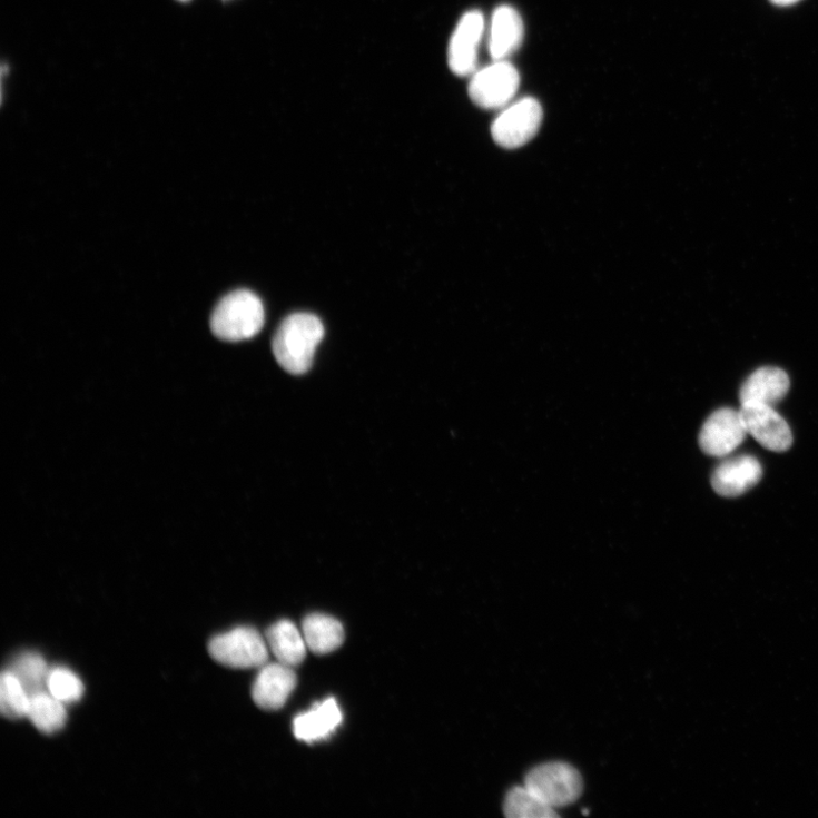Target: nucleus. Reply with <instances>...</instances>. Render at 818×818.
Wrapping results in <instances>:
<instances>
[{
	"label": "nucleus",
	"mask_w": 818,
	"mask_h": 818,
	"mask_svg": "<svg viewBox=\"0 0 818 818\" xmlns=\"http://www.w3.org/2000/svg\"><path fill=\"white\" fill-rule=\"evenodd\" d=\"M324 337L322 321L309 313L289 315L279 326L272 349L280 366L288 373H306Z\"/></svg>",
	"instance_id": "f257e3e1"
},
{
	"label": "nucleus",
	"mask_w": 818,
	"mask_h": 818,
	"mask_svg": "<svg viewBox=\"0 0 818 818\" xmlns=\"http://www.w3.org/2000/svg\"><path fill=\"white\" fill-rule=\"evenodd\" d=\"M264 322L265 311L258 296L249 290H237L218 303L210 326L218 339L238 343L257 336Z\"/></svg>",
	"instance_id": "f03ea898"
},
{
	"label": "nucleus",
	"mask_w": 818,
	"mask_h": 818,
	"mask_svg": "<svg viewBox=\"0 0 818 818\" xmlns=\"http://www.w3.org/2000/svg\"><path fill=\"white\" fill-rule=\"evenodd\" d=\"M208 651L215 662L231 669L262 668L268 661L267 641L257 630L247 627L214 637Z\"/></svg>",
	"instance_id": "7ed1b4c3"
},
{
	"label": "nucleus",
	"mask_w": 818,
	"mask_h": 818,
	"mask_svg": "<svg viewBox=\"0 0 818 818\" xmlns=\"http://www.w3.org/2000/svg\"><path fill=\"white\" fill-rule=\"evenodd\" d=\"M524 786L554 809L575 802L583 790L579 771L562 761L535 767L528 773Z\"/></svg>",
	"instance_id": "20e7f679"
},
{
	"label": "nucleus",
	"mask_w": 818,
	"mask_h": 818,
	"mask_svg": "<svg viewBox=\"0 0 818 818\" xmlns=\"http://www.w3.org/2000/svg\"><path fill=\"white\" fill-rule=\"evenodd\" d=\"M520 81L514 66L507 61H494L472 76L469 95L481 108L503 109L514 99Z\"/></svg>",
	"instance_id": "39448f33"
},
{
	"label": "nucleus",
	"mask_w": 818,
	"mask_h": 818,
	"mask_svg": "<svg viewBox=\"0 0 818 818\" xmlns=\"http://www.w3.org/2000/svg\"><path fill=\"white\" fill-rule=\"evenodd\" d=\"M543 118L542 106L525 97L503 108L491 126V135L501 147L515 149L524 146L538 134Z\"/></svg>",
	"instance_id": "423d86ee"
},
{
	"label": "nucleus",
	"mask_w": 818,
	"mask_h": 818,
	"mask_svg": "<svg viewBox=\"0 0 818 818\" xmlns=\"http://www.w3.org/2000/svg\"><path fill=\"white\" fill-rule=\"evenodd\" d=\"M747 435L740 410L721 408L702 425L699 445L708 456L726 457L745 442Z\"/></svg>",
	"instance_id": "0eeeda50"
},
{
	"label": "nucleus",
	"mask_w": 818,
	"mask_h": 818,
	"mask_svg": "<svg viewBox=\"0 0 818 818\" xmlns=\"http://www.w3.org/2000/svg\"><path fill=\"white\" fill-rule=\"evenodd\" d=\"M748 434L772 452L788 451L794 442L787 421L775 407L761 404H742L740 408Z\"/></svg>",
	"instance_id": "6e6552de"
},
{
	"label": "nucleus",
	"mask_w": 818,
	"mask_h": 818,
	"mask_svg": "<svg viewBox=\"0 0 818 818\" xmlns=\"http://www.w3.org/2000/svg\"><path fill=\"white\" fill-rule=\"evenodd\" d=\"M484 28L483 14L479 11L467 12L460 20L449 47V66L454 75L467 77L476 72Z\"/></svg>",
	"instance_id": "1a4fd4ad"
},
{
	"label": "nucleus",
	"mask_w": 818,
	"mask_h": 818,
	"mask_svg": "<svg viewBox=\"0 0 818 818\" xmlns=\"http://www.w3.org/2000/svg\"><path fill=\"white\" fill-rule=\"evenodd\" d=\"M296 686L297 677L292 667L280 662L265 664L254 681L253 700L265 711H278L286 704Z\"/></svg>",
	"instance_id": "9d476101"
},
{
	"label": "nucleus",
	"mask_w": 818,
	"mask_h": 818,
	"mask_svg": "<svg viewBox=\"0 0 818 818\" xmlns=\"http://www.w3.org/2000/svg\"><path fill=\"white\" fill-rule=\"evenodd\" d=\"M762 476L758 460L741 455L722 462L712 476V485L722 497L735 499L747 493Z\"/></svg>",
	"instance_id": "9b49d317"
},
{
	"label": "nucleus",
	"mask_w": 818,
	"mask_h": 818,
	"mask_svg": "<svg viewBox=\"0 0 818 818\" xmlns=\"http://www.w3.org/2000/svg\"><path fill=\"white\" fill-rule=\"evenodd\" d=\"M524 24L520 13L509 6L500 7L491 19L487 49L494 61H507L521 47Z\"/></svg>",
	"instance_id": "f8f14e48"
},
{
	"label": "nucleus",
	"mask_w": 818,
	"mask_h": 818,
	"mask_svg": "<svg viewBox=\"0 0 818 818\" xmlns=\"http://www.w3.org/2000/svg\"><path fill=\"white\" fill-rule=\"evenodd\" d=\"M790 378L778 367H761L755 371L740 390V403L761 404L775 407L788 394Z\"/></svg>",
	"instance_id": "ddd939ff"
},
{
	"label": "nucleus",
	"mask_w": 818,
	"mask_h": 818,
	"mask_svg": "<svg viewBox=\"0 0 818 818\" xmlns=\"http://www.w3.org/2000/svg\"><path fill=\"white\" fill-rule=\"evenodd\" d=\"M342 721L343 713L337 700L327 698L295 719L294 732L298 740L311 743L331 737Z\"/></svg>",
	"instance_id": "4468645a"
},
{
	"label": "nucleus",
	"mask_w": 818,
	"mask_h": 818,
	"mask_svg": "<svg viewBox=\"0 0 818 818\" xmlns=\"http://www.w3.org/2000/svg\"><path fill=\"white\" fill-rule=\"evenodd\" d=\"M268 648L278 661L288 667L302 664L306 658L307 644L304 634L290 621L273 624L266 632Z\"/></svg>",
	"instance_id": "2eb2a0df"
},
{
	"label": "nucleus",
	"mask_w": 818,
	"mask_h": 818,
	"mask_svg": "<svg viewBox=\"0 0 818 818\" xmlns=\"http://www.w3.org/2000/svg\"><path fill=\"white\" fill-rule=\"evenodd\" d=\"M303 634L307 648L316 654L337 650L345 641L343 624L324 614H311L303 622Z\"/></svg>",
	"instance_id": "dca6fc26"
},
{
	"label": "nucleus",
	"mask_w": 818,
	"mask_h": 818,
	"mask_svg": "<svg viewBox=\"0 0 818 818\" xmlns=\"http://www.w3.org/2000/svg\"><path fill=\"white\" fill-rule=\"evenodd\" d=\"M66 703L49 692L35 694L30 699L28 719L43 735L61 731L68 720Z\"/></svg>",
	"instance_id": "f3484780"
},
{
	"label": "nucleus",
	"mask_w": 818,
	"mask_h": 818,
	"mask_svg": "<svg viewBox=\"0 0 818 818\" xmlns=\"http://www.w3.org/2000/svg\"><path fill=\"white\" fill-rule=\"evenodd\" d=\"M24 687L30 697L46 692L49 670L37 652H24L11 663L9 670Z\"/></svg>",
	"instance_id": "a211bd4d"
},
{
	"label": "nucleus",
	"mask_w": 818,
	"mask_h": 818,
	"mask_svg": "<svg viewBox=\"0 0 818 818\" xmlns=\"http://www.w3.org/2000/svg\"><path fill=\"white\" fill-rule=\"evenodd\" d=\"M504 811L511 818H550L558 817L554 808L542 801L528 787L511 789L505 798Z\"/></svg>",
	"instance_id": "6ab92c4d"
},
{
	"label": "nucleus",
	"mask_w": 818,
	"mask_h": 818,
	"mask_svg": "<svg viewBox=\"0 0 818 818\" xmlns=\"http://www.w3.org/2000/svg\"><path fill=\"white\" fill-rule=\"evenodd\" d=\"M31 697L21 682L6 671L0 680V706L2 713L10 720H20L28 717Z\"/></svg>",
	"instance_id": "aec40b11"
},
{
	"label": "nucleus",
	"mask_w": 818,
	"mask_h": 818,
	"mask_svg": "<svg viewBox=\"0 0 818 818\" xmlns=\"http://www.w3.org/2000/svg\"><path fill=\"white\" fill-rule=\"evenodd\" d=\"M47 691L63 703L79 701L85 693V687L80 678L67 668H55L49 670Z\"/></svg>",
	"instance_id": "412c9836"
},
{
	"label": "nucleus",
	"mask_w": 818,
	"mask_h": 818,
	"mask_svg": "<svg viewBox=\"0 0 818 818\" xmlns=\"http://www.w3.org/2000/svg\"><path fill=\"white\" fill-rule=\"evenodd\" d=\"M772 2L778 6L787 7L798 2V0H772Z\"/></svg>",
	"instance_id": "4be33fe9"
}]
</instances>
